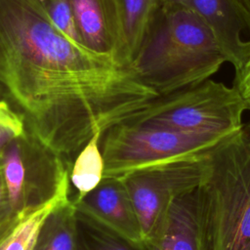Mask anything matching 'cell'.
Segmentation results:
<instances>
[{"label":"cell","mask_w":250,"mask_h":250,"mask_svg":"<svg viewBox=\"0 0 250 250\" xmlns=\"http://www.w3.org/2000/svg\"><path fill=\"white\" fill-rule=\"evenodd\" d=\"M157 97L133 69L64 35L41 0H0V101L54 156L77 155L96 132L138 123Z\"/></svg>","instance_id":"6da1fadb"},{"label":"cell","mask_w":250,"mask_h":250,"mask_svg":"<svg viewBox=\"0 0 250 250\" xmlns=\"http://www.w3.org/2000/svg\"><path fill=\"white\" fill-rule=\"evenodd\" d=\"M226 62L203 20L188 7L166 2L150 21L131 66L162 96L210 79Z\"/></svg>","instance_id":"7a4b0ae2"},{"label":"cell","mask_w":250,"mask_h":250,"mask_svg":"<svg viewBox=\"0 0 250 250\" xmlns=\"http://www.w3.org/2000/svg\"><path fill=\"white\" fill-rule=\"evenodd\" d=\"M204 157L197 193L206 250H250V141L239 131Z\"/></svg>","instance_id":"3957f363"},{"label":"cell","mask_w":250,"mask_h":250,"mask_svg":"<svg viewBox=\"0 0 250 250\" xmlns=\"http://www.w3.org/2000/svg\"><path fill=\"white\" fill-rule=\"evenodd\" d=\"M245 110L244 102L233 86L207 79L157 97L137 124L229 137L241 130Z\"/></svg>","instance_id":"277c9868"},{"label":"cell","mask_w":250,"mask_h":250,"mask_svg":"<svg viewBox=\"0 0 250 250\" xmlns=\"http://www.w3.org/2000/svg\"><path fill=\"white\" fill-rule=\"evenodd\" d=\"M227 138L142 124L118 126L105 133L101 146L104 177L118 178L139 168L201 154Z\"/></svg>","instance_id":"5b68a950"},{"label":"cell","mask_w":250,"mask_h":250,"mask_svg":"<svg viewBox=\"0 0 250 250\" xmlns=\"http://www.w3.org/2000/svg\"><path fill=\"white\" fill-rule=\"evenodd\" d=\"M205 152L139 168L118 177L132 201L146 248L159 233L172 202L199 187L205 172Z\"/></svg>","instance_id":"8992f818"},{"label":"cell","mask_w":250,"mask_h":250,"mask_svg":"<svg viewBox=\"0 0 250 250\" xmlns=\"http://www.w3.org/2000/svg\"><path fill=\"white\" fill-rule=\"evenodd\" d=\"M189 8L212 31L226 60L234 70L250 53V15L237 0H167Z\"/></svg>","instance_id":"52a82bcc"},{"label":"cell","mask_w":250,"mask_h":250,"mask_svg":"<svg viewBox=\"0 0 250 250\" xmlns=\"http://www.w3.org/2000/svg\"><path fill=\"white\" fill-rule=\"evenodd\" d=\"M70 3L81 45L124 66L121 23L115 0H70Z\"/></svg>","instance_id":"ba28073f"},{"label":"cell","mask_w":250,"mask_h":250,"mask_svg":"<svg viewBox=\"0 0 250 250\" xmlns=\"http://www.w3.org/2000/svg\"><path fill=\"white\" fill-rule=\"evenodd\" d=\"M72 200L77 210L128 240L145 246L138 217L120 179L104 177L96 188L82 198Z\"/></svg>","instance_id":"9c48e42d"},{"label":"cell","mask_w":250,"mask_h":250,"mask_svg":"<svg viewBox=\"0 0 250 250\" xmlns=\"http://www.w3.org/2000/svg\"><path fill=\"white\" fill-rule=\"evenodd\" d=\"M147 250H206L197 188L177 197Z\"/></svg>","instance_id":"30bf717a"},{"label":"cell","mask_w":250,"mask_h":250,"mask_svg":"<svg viewBox=\"0 0 250 250\" xmlns=\"http://www.w3.org/2000/svg\"><path fill=\"white\" fill-rule=\"evenodd\" d=\"M69 170L62 166L54 192L24 215L0 240V250H34L40 230L47 218L69 201Z\"/></svg>","instance_id":"8fae6325"},{"label":"cell","mask_w":250,"mask_h":250,"mask_svg":"<svg viewBox=\"0 0 250 250\" xmlns=\"http://www.w3.org/2000/svg\"><path fill=\"white\" fill-rule=\"evenodd\" d=\"M167 0H115L122 33V63L132 69L146 29Z\"/></svg>","instance_id":"7c38bea8"},{"label":"cell","mask_w":250,"mask_h":250,"mask_svg":"<svg viewBox=\"0 0 250 250\" xmlns=\"http://www.w3.org/2000/svg\"><path fill=\"white\" fill-rule=\"evenodd\" d=\"M26 137L24 135L12 141L2 152V167L9 202L14 214L19 219H21L34 207L28 201L31 194V179L25 158Z\"/></svg>","instance_id":"4fadbf2b"},{"label":"cell","mask_w":250,"mask_h":250,"mask_svg":"<svg viewBox=\"0 0 250 250\" xmlns=\"http://www.w3.org/2000/svg\"><path fill=\"white\" fill-rule=\"evenodd\" d=\"M103 133L96 132L77 153L69 171V181L77 191L75 200L96 188L104 174V159L100 147Z\"/></svg>","instance_id":"5bb4252c"},{"label":"cell","mask_w":250,"mask_h":250,"mask_svg":"<svg viewBox=\"0 0 250 250\" xmlns=\"http://www.w3.org/2000/svg\"><path fill=\"white\" fill-rule=\"evenodd\" d=\"M34 250H76V207L72 199L47 218Z\"/></svg>","instance_id":"9a60e30c"},{"label":"cell","mask_w":250,"mask_h":250,"mask_svg":"<svg viewBox=\"0 0 250 250\" xmlns=\"http://www.w3.org/2000/svg\"><path fill=\"white\" fill-rule=\"evenodd\" d=\"M76 250H147L76 208Z\"/></svg>","instance_id":"2e32d148"},{"label":"cell","mask_w":250,"mask_h":250,"mask_svg":"<svg viewBox=\"0 0 250 250\" xmlns=\"http://www.w3.org/2000/svg\"><path fill=\"white\" fill-rule=\"evenodd\" d=\"M41 3L53 24L68 38L81 45L70 0H41Z\"/></svg>","instance_id":"e0dca14e"},{"label":"cell","mask_w":250,"mask_h":250,"mask_svg":"<svg viewBox=\"0 0 250 250\" xmlns=\"http://www.w3.org/2000/svg\"><path fill=\"white\" fill-rule=\"evenodd\" d=\"M25 122L6 102L0 101V155L14 140L25 135Z\"/></svg>","instance_id":"ac0fdd59"},{"label":"cell","mask_w":250,"mask_h":250,"mask_svg":"<svg viewBox=\"0 0 250 250\" xmlns=\"http://www.w3.org/2000/svg\"><path fill=\"white\" fill-rule=\"evenodd\" d=\"M13 212L6 188L2 167V154L0 155V240L4 238L20 221Z\"/></svg>","instance_id":"d6986e66"},{"label":"cell","mask_w":250,"mask_h":250,"mask_svg":"<svg viewBox=\"0 0 250 250\" xmlns=\"http://www.w3.org/2000/svg\"><path fill=\"white\" fill-rule=\"evenodd\" d=\"M240 95L247 110H250V53L245 62L235 69L233 85Z\"/></svg>","instance_id":"ffe728a7"},{"label":"cell","mask_w":250,"mask_h":250,"mask_svg":"<svg viewBox=\"0 0 250 250\" xmlns=\"http://www.w3.org/2000/svg\"><path fill=\"white\" fill-rule=\"evenodd\" d=\"M240 133L246 140L250 141V119L246 123H243V126L240 130Z\"/></svg>","instance_id":"44dd1931"},{"label":"cell","mask_w":250,"mask_h":250,"mask_svg":"<svg viewBox=\"0 0 250 250\" xmlns=\"http://www.w3.org/2000/svg\"><path fill=\"white\" fill-rule=\"evenodd\" d=\"M237 2L243 7V9L250 15V0H237Z\"/></svg>","instance_id":"7402d4cb"}]
</instances>
